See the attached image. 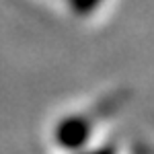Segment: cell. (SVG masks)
Segmentation results:
<instances>
[{"label":"cell","mask_w":154,"mask_h":154,"mask_svg":"<svg viewBox=\"0 0 154 154\" xmlns=\"http://www.w3.org/2000/svg\"><path fill=\"white\" fill-rule=\"evenodd\" d=\"M70 2H72V8H74V11L80 12V14H84V12L93 11L101 0H70Z\"/></svg>","instance_id":"obj_1"}]
</instances>
